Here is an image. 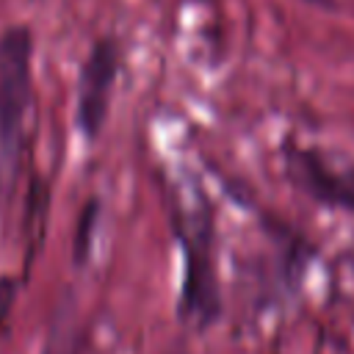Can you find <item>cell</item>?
I'll list each match as a JSON object with an SVG mask.
<instances>
[{
    "label": "cell",
    "mask_w": 354,
    "mask_h": 354,
    "mask_svg": "<svg viewBox=\"0 0 354 354\" xmlns=\"http://www.w3.org/2000/svg\"><path fill=\"white\" fill-rule=\"evenodd\" d=\"M33 108V33L8 25L0 33V180H14Z\"/></svg>",
    "instance_id": "cell-2"
},
{
    "label": "cell",
    "mask_w": 354,
    "mask_h": 354,
    "mask_svg": "<svg viewBox=\"0 0 354 354\" xmlns=\"http://www.w3.org/2000/svg\"><path fill=\"white\" fill-rule=\"evenodd\" d=\"M88 340H91V315L83 313L72 290H64L50 313L41 354H86Z\"/></svg>",
    "instance_id": "cell-5"
},
{
    "label": "cell",
    "mask_w": 354,
    "mask_h": 354,
    "mask_svg": "<svg viewBox=\"0 0 354 354\" xmlns=\"http://www.w3.org/2000/svg\"><path fill=\"white\" fill-rule=\"evenodd\" d=\"M169 218L183 257V277L174 313L180 324L202 335L210 326H216L224 313L213 207L207 196L199 191V196L191 205L169 199Z\"/></svg>",
    "instance_id": "cell-1"
},
{
    "label": "cell",
    "mask_w": 354,
    "mask_h": 354,
    "mask_svg": "<svg viewBox=\"0 0 354 354\" xmlns=\"http://www.w3.org/2000/svg\"><path fill=\"white\" fill-rule=\"evenodd\" d=\"M17 290H19V279H8V277L0 279V332L6 329V318L11 313V304L17 299Z\"/></svg>",
    "instance_id": "cell-7"
},
{
    "label": "cell",
    "mask_w": 354,
    "mask_h": 354,
    "mask_svg": "<svg viewBox=\"0 0 354 354\" xmlns=\"http://www.w3.org/2000/svg\"><path fill=\"white\" fill-rule=\"evenodd\" d=\"M282 166L290 185L310 202L354 216V169H337L318 149L290 141L282 147Z\"/></svg>",
    "instance_id": "cell-4"
},
{
    "label": "cell",
    "mask_w": 354,
    "mask_h": 354,
    "mask_svg": "<svg viewBox=\"0 0 354 354\" xmlns=\"http://www.w3.org/2000/svg\"><path fill=\"white\" fill-rule=\"evenodd\" d=\"M301 3H307V6H313L318 11H335L340 0H301Z\"/></svg>",
    "instance_id": "cell-8"
},
{
    "label": "cell",
    "mask_w": 354,
    "mask_h": 354,
    "mask_svg": "<svg viewBox=\"0 0 354 354\" xmlns=\"http://www.w3.org/2000/svg\"><path fill=\"white\" fill-rule=\"evenodd\" d=\"M122 61H124V50L122 41L113 33L100 36L77 72V102H75V124L77 133L83 136V141L94 144L108 122V111H111V94L116 86V77L122 72Z\"/></svg>",
    "instance_id": "cell-3"
},
{
    "label": "cell",
    "mask_w": 354,
    "mask_h": 354,
    "mask_svg": "<svg viewBox=\"0 0 354 354\" xmlns=\"http://www.w3.org/2000/svg\"><path fill=\"white\" fill-rule=\"evenodd\" d=\"M169 354H185V351H183V348H177V351H169Z\"/></svg>",
    "instance_id": "cell-9"
},
{
    "label": "cell",
    "mask_w": 354,
    "mask_h": 354,
    "mask_svg": "<svg viewBox=\"0 0 354 354\" xmlns=\"http://www.w3.org/2000/svg\"><path fill=\"white\" fill-rule=\"evenodd\" d=\"M100 218H102V202L97 196H88L77 213L75 221V232H72V266L75 268H86L91 263L94 254V243H97V230H100Z\"/></svg>",
    "instance_id": "cell-6"
}]
</instances>
